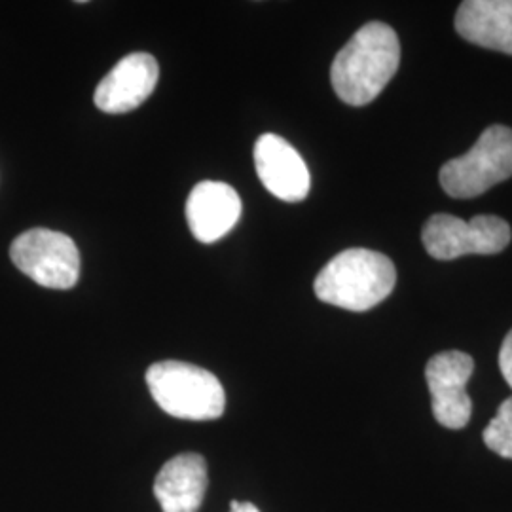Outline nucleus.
I'll list each match as a JSON object with an SVG mask.
<instances>
[{"mask_svg":"<svg viewBox=\"0 0 512 512\" xmlns=\"http://www.w3.org/2000/svg\"><path fill=\"white\" fill-rule=\"evenodd\" d=\"M401 63L397 33L382 21L361 27L334 57L330 82L336 95L351 107L372 103Z\"/></svg>","mask_w":512,"mask_h":512,"instance_id":"obj_1","label":"nucleus"},{"mask_svg":"<svg viewBox=\"0 0 512 512\" xmlns=\"http://www.w3.org/2000/svg\"><path fill=\"white\" fill-rule=\"evenodd\" d=\"M397 272L393 262L370 249H348L319 272L313 291L321 302L349 311L372 310L393 293Z\"/></svg>","mask_w":512,"mask_h":512,"instance_id":"obj_2","label":"nucleus"},{"mask_svg":"<svg viewBox=\"0 0 512 512\" xmlns=\"http://www.w3.org/2000/svg\"><path fill=\"white\" fill-rule=\"evenodd\" d=\"M147 384L165 414L179 420H217L224 414L226 395L215 374L181 361L150 366Z\"/></svg>","mask_w":512,"mask_h":512,"instance_id":"obj_3","label":"nucleus"},{"mask_svg":"<svg viewBox=\"0 0 512 512\" xmlns=\"http://www.w3.org/2000/svg\"><path fill=\"white\" fill-rule=\"evenodd\" d=\"M512 177V129H486L467 154L442 165L440 184L452 198L467 200Z\"/></svg>","mask_w":512,"mask_h":512,"instance_id":"obj_4","label":"nucleus"},{"mask_svg":"<svg viewBox=\"0 0 512 512\" xmlns=\"http://www.w3.org/2000/svg\"><path fill=\"white\" fill-rule=\"evenodd\" d=\"M10 256L19 272L46 289H73L80 275V253L76 243L54 230L35 228L21 234L14 239Z\"/></svg>","mask_w":512,"mask_h":512,"instance_id":"obj_5","label":"nucleus"},{"mask_svg":"<svg viewBox=\"0 0 512 512\" xmlns=\"http://www.w3.org/2000/svg\"><path fill=\"white\" fill-rule=\"evenodd\" d=\"M511 226L494 215L465 220L452 215H433L423 226L421 239L427 253L437 260L465 255H497L511 241Z\"/></svg>","mask_w":512,"mask_h":512,"instance_id":"obj_6","label":"nucleus"},{"mask_svg":"<svg viewBox=\"0 0 512 512\" xmlns=\"http://www.w3.org/2000/svg\"><path fill=\"white\" fill-rule=\"evenodd\" d=\"M473 370V357L463 351H444L427 363L425 378L433 399V416L442 427L463 429L471 420L473 403L465 387Z\"/></svg>","mask_w":512,"mask_h":512,"instance_id":"obj_7","label":"nucleus"},{"mask_svg":"<svg viewBox=\"0 0 512 512\" xmlns=\"http://www.w3.org/2000/svg\"><path fill=\"white\" fill-rule=\"evenodd\" d=\"M160 78L158 61L145 52L122 57L97 86L93 101L95 107L107 114H124L139 109Z\"/></svg>","mask_w":512,"mask_h":512,"instance_id":"obj_8","label":"nucleus"},{"mask_svg":"<svg viewBox=\"0 0 512 512\" xmlns=\"http://www.w3.org/2000/svg\"><path fill=\"white\" fill-rule=\"evenodd\" d=\"M255 167L260 183L283 202H302L310 194L308 165L291 143L275 133H264L256 141Z\"/></svg>","mask_w":512,"mask_h":512,"instance_id":"obj_9","label":"nucleus"},{"mask_svg":"<svg viewBox=\"0 0 512 512\" xmlns=\"http://www.w3.org/2000/svg\"><path fill=\"white\" fill-rule=\"evenodd\" d=\"M241 217V200L230 184L203 181L196 184L186 202L188 228L202 243L224 238Z\"/></svg>","mask_w":512,"mask_h":512,"instance_id":"obj_10","label":"nucleus"},{"mask_svg":"<svg viewBox=\"0 0 512 512\" xmlns=\"http://www.w3.org/2000/svg\"><path fill=\"white\" fill-rule=\"evenodd\" d=\"M207 492V463L200 454L169 459L154 482V495L164 512H198Z\"/></svg>","mask_w":512,"mask_h":512,"instance_id":"obj_11","label":"nucleus"},{"mask_svg":"<svg viewBox=\"0 0 512 512\" xmlns=\"http://www.w3.org/2000/svg\"><path fill=\"white\" fill-rule=\"evenodd\" d=\"M456 31L471 44L512 55V0L461 2Z\"/></svg>","mask_w":512,"mask_h":512,"instance_id":"obj_12","label":"nucleus"},{"mask_svg":"<svg viewBox=\"0 0 512 512\" xmlns=\"http://www.w3.org/2000/svg\"><path fill=\"white\" fill-rule=\"evenodd\" d=\"M484 442L497 456L512 459V397L499 406L494 420L484 429Z\"/></svg>","mask_w":512,"mask_h":512,"instance_id":"obj_13","label":"nucleus"},{"mask_svg":"<svg viewBox=\"0 0 512 512\" xmlns=\"http://www.w3.org/2000/svg\"><path fill=\"white\" fill-rule=\"evenodd\" d=\"M499 368H501V374L507 380V384L512 387V330L503 340V346L499 351Z\"/></svg>","mask_w":512,"mask_h":512,"instance_id":"obj_14","label":"nucleus"},{"mask_svg":"<svg viewBox=\"0 0 512 512\" xmlns=\"http://www.w3.org/2000/svg\"><path fill=\"white\" fill-rule=\"evenodd\" d=\"M230 512H260L253 503H241V501H232Z\"/></svg>","mask_w":512,"mask_h":512,"instance_id":"obj_15","label":"nucleus"}]
</instances>
